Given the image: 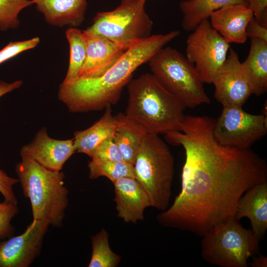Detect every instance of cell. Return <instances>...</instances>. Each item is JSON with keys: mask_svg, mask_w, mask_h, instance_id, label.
I'll list each match as a JSON object with an SVG mask.
<instances>
[{"mask_svg": "<svg viewBox=\"0 0 267 267\" xmlns=\"http://www.w3.org/2000/svg\"><path fill=\"white\" fill-rule=\"evenodd\" d=\"M174 166L173 155L159 134H147L133 165L134 177L146 192L151 207L162 211L169 207Z\"/></svg>", "mask_w": 267, "mask_h": 267, "instance_id": "obj_5", "label": "cell"}, {"mask_svg": "<svg viewBox=\"0 0 267 267\" xmlns=\"http://www.w3.org/2000/svg\"><path fill=\"white\" fill-rule=\"evenodd\" d=\"M89 178L105 177L112 182L124 177L135 178L133 165L125 161H109L91 158L88 164Z\"/></svg>", "mask_w": 267, "mask_h": 267, "instance_id": "obj_25", "label": "cell"}, {"mask_svg": "<svg viewBox=\"0 0 267 267\" xmlns=\"http://www.w3.org/2000/svg\"><path fill=\"white\" fill-rule=\"evenodd\" d=\"M83 32L87 42L86 58L78 79L101 76L136 42L117 43L99 36Z\"/></svg>", "mask_w": 267, "mask_h": 267, "instance_id": "obj_13", "label": "cell"}, {"mask_svg": "<svg viewBox=\"0 0 267 267\" xmlns=\"http://www.w3.org/2000/svg\"><path fill=\"white\" fill-rule=\"evenodd\" d=\"M215 121L207 116L185 115L179 131L165 134L168 142L183 148L185 159L180 192L157 216L161 225L202 236L234 218L242 195L267 181L265 159L250 148L218 142L213 134Z\"/></svg>", "mask_w": 267, "mask_h": 267, "instance_id": "obj_1", "label": "cell"}, {"mask_svg": "<svg viewBox=\"0 0 267 267\" xmlns=\"http://www.w3.org/2000/svg\"><path fill=\"white\" fill-rule=\"evenodd\" d=\"M91 158L109 161H125L123 155L113 137L102 142L93 151Z\"/></svg>", "mask_w": 267, "mask_h": 267, "instance_id": "obj_27", "label": "cell"}, {"mask_svg": "<svg viewBox=\"0 0 267 267\" xmlns=\"http://www.w3.org/2000/svg\"><path fill=\"white\" fill-rule=\"evenodd\" d=\"M140 0H122L115 9L98 12L83 32L121 43H132L151 35L153 23Z\"/></svg>", "mask_w": 267, "mask_h": 267, "instance_id": "obj_8", "label": "cell"}, {"mask_svg": "<svg viewBox=\"0 0 267 267\" xmlns=\"http://www.w3.org/2000/svg\"><path fill=\"white\" fill-rule=\"evenodd\" d=\"M202 237V257L213 265L248 267L249 259L260 253V241L252 229L234 218L214 226Z\"/></svg>", "mask_w": 267, "mask_h": 267, "instance_id": "obj_7", "label": "cell"}, {"mask_svg": "<svg viewBox=\"0 0 267 267\" xmlns=\"http://www.w3.org/2000/svg\"><path fill=\"white\" fill-rule=\"evenodd\" d=\"M46 20L57 26L77 27L85 18L86 0H36L33 1Z\"/></svg>", "mask_w": 267, "mask_h": 267, "instance_id": "obj_18", "label": "cell"}, {"mask_svg": "<svg viewBox=\"0 0 267 267\" xmlns=\"http://www.w3.org/2000/svg\"><path fill=\"white\" fill-rule=\"evenodd\" d=\"M11 204L9 203H8L6 202L5 201H4L3 202L0 203V211L2 210L7 207H8V206Z\"/></svg>", "mask_w": 267, "mask_h": 267, "instance_id": "obj_35", "label": "cell"}, {"mask_svg": "<svg viewBox=\"0 0 267 267\" xmlns=\"http://www.w3.org/2000/svg\"><path fill=\"white\" fill-rule=\"evenodd\" d=\"M113 183L118 216L126 222L134 223L142 221L144 210L151 205L139 182L134 178L124 177Z\"/></svg>", "mask_w": 267, "mask_h": 267, "instance_id": "obj_15", "label": "cell"}, {"mask_svg": "<svg viewBox=\"0 0 267 267\" xmlns=\"http://www.w3.org/2000/svg\"><path fill=\"white\" fill-rule=\"evenodd\" d=\"M19 182V179L9 177L0 169V192L6 202L17 205V199L13 192V186Z\"/></svg>", "mask_w": 267, "mask_h": 267, "instance_id": "obj_30", "label": "cell"}, {"mask_svg": "<svg viewBox=\"0 0 267 267\" xmlns=\"http://www.w3.org/2000/svg\"><path fill=\"white\" fill-rule=\"evenodd\" d=\"M116 121L111 106L105 108L102 116L91 127L74 133L75 152L90 156L95 149L104 140L114 136Z\"/></svg>", "mask_w": 267, "mask_h": 267, "instance_id": "obj_20", "label": "cell"}, {"mask_svg": "<svg viewBox=\"0 0 267 267\" xmlns=\"http://www.w3.org/2000/svg\"><path fill=\"white\" fill-rule=\"evenodd\" d=\"M115 130L113 138L124 161L134 165L142 142L147 135L140 128L127 118L123 113L115 116Z\"/></svg>", "mask_w": 267, "mask_h": 267, "instance_id": "obj_21", "label": "cell"}, {"mask_svg": "<svg viewBox=\"0 0 267 267\" xmlns=\"http://www.w3.org/2000/svg\"><path fill=\"white\" fill-rule=\"evenodd\" d=\"M33 0V1H35V0ZM33 3H34V2H33Z\"/></svg>", "mask_w": 267, "mask_h": 267, "instance_id": "obj_37", "label": "cell"}, {"mask_svg": "<svg viewBox=\"0 0 267 267\" xmlns=\"http://www.w3.org/2000/svg\"><path fill=\"white\" fill-rule=\"evenodd\" d=\"M251 261L248 262V266L252 267H267V257L260 253L251 258Z\"/></svg>", "mask_w": 267, "mask_h": 267, "instance_id": "obj_34", "label": "cell"}, {"mask_svg": "<svg viewBox=\"0 0 267 267\" xmlns=\"http://www.w3.org/2000/svg\"><path fill=\"white\" fill-rule=\"evenodd\" d=\"M250 39L249 52L241 62V67L252 94L258 96L267 91V42L258 38Z\"/></svg>", "mask_w": 267, "mask_h": 267, "instance_id": "obj_19", "label": "cell"}, {"mask_svg": "<svg viewBox=\"0 0 267 267\" xmlns=\"http://www.w3.org/2000/svg\"><path fill=\"white\" fill-rule=\"evenodd\" d=\"M21 157L15 171L23 194L30 201L33 220L54 227L62 226L69 193L64 173L49 170L27 156Z\"/></svg>", "mask_w": 267, "mask_h": 267, "instance_id": "obj_4", "label": "cell"}, {"mask_svg": "<svg viewBox=\"0 0 267 267\" xmlns=\"http://www.w3.org/2000/svg\"><path fill=\"white\" fill-rule=\"evenodd\" d=\"M228 52L212 82L215 87L214 96L223 106L242 107L252 94V90L242 70L238 53L232 48Z\"/></svg>", "mask_w": 267, "mask_h": 267, "instance_id": "obj_12", "label": "cell"}, {"mask_svg": "<svg viewBox=\"0 0 267 267\" xmlns=\"http://www.w3.org/2000/svg\"><path fill=\"white\" fill-rule=\"evenodd\" d=\"M22 81H16L12 83H6L0 81V97L20 88L22 84Z\"/></svg>", "mask_w": 267, "mask_h": 267, "instance_id": "obj_33", "label": "cell"}, {"mask_svg": "<svg viewBox=\"0 0 267 267\" xmlns=\"http://www.w3.org/2000/svg\"><path fill=\"white\" fill-rule=\"evenodd\" d=\"M246 217L252 230L260 241L267 229V181L247 190L238 201L234 219L239 221Z\"/></svg>", "mask_w": 267, "mask_h": 267, "instance_id": "obj_17", "label": "cell"}, {"mask_svg": "<svg viewBox=\"0 0 267 267\" xmlns=\"http://www.w3.org/2000/svg\"><path fill=\"white\" fill-rule=\"evenodd\" d=\"M70 47L69 63L66 76L62 82L72 83L79 78L86 58L87 42L83 31L71 27L66 32Z\"/></svg>", "mask_w": 267, "mask_h": 267, "instance_id": "obj_23", "label": "cell"}, {"mask_svg": "<svg viewBox=\"0 0 267 267\" xmlns=\"http://www.w3.org/2000/svg\"><path fill=\"white\" fill-rule=\"evenodd\" d=\"M40 42L38 37L28 40L10 42L0 50V64L19 53L36 47Z\"/></svg>", "mask_w": 267, "mask_h": 267, "instance_id": "obj_28", "label": "cell"}, {"mask_svg": "<svg viewBox=\"0 0 267 267\" xmlns=\"http://www.w3.org/2000/svg\"><path fill=\"white\" fill-rule=\"evenodd\" d=\"M127 86L128 119L147 134L179 131L185 108L152 73L131 79Z\"/></svg>", "mask_w": 267, "mask_h": 267, "instance_id": "obj_3", "label": "cell"}, {"mask_svg": "<svg viewBox=\"0 0 267 267\" xmlns=\"http://www.w3.org/2000/svg\"><path fill=\"white\" fill-rule=\"evenodd\" d=\"M33 3L32 0H0V30L16 28L19 12Z\"/></svg>", "mask_w": 267, "mask_h": 267, "instance_id": "obj_26", "label": "cell"}, {"mask_svg": "<svg viewBox=\"0 0 267 267\" xmlns=\"http://www.w3.org/2000/svg\"><path fill=\"white\" fill-rule=\"evenodd\" d=\"M148 62L151 73L184 108L211 102L194 65L176 48L164 47Z\"/></svg>", "mask_w": 267, "mask_h": 267, "instance_id": "obj_6", "label": "cell"}, {"mask_svg": "<svg viewBox=\"0 0 267 267\" xmlns=\"http://www.w3.org/2000/svg\"><path fill=\"white\" fill-rule=\"evenodd\" d=\"M75 152L73 138H52L44 128L38 131L32 142L22 147L20 155L33 159L49 170L61 171L65 162Z\"/></svg>", "mask_w": 267, "mask_h": 267, "instance_id": "obj_14", "label": "cell"}, {"mask_svg": "<svg viewBox=\"0 0 267 267\" xmlns=\"http://www.w3.org/2000/svg\"><path fill=\"white\" fill-rule=\"evenodd\" d=\"M141 1V2H142L143 3H145V2L147 0H140Z\"/></svg>", "mask_w": 267, "mask_h": 267, "instance_id": "obj_36", "label": "cell"}, {"mask_svg": "<svg viewBox=\"0 0 267 267\" xmlns=\"http://www.w3.org/2000/svg\"><path fill=\"white\" fill-rule=\"evenodd\" d=\"M247 37L258 38L267 42V27L259 23L253 17L246 28Z\"/></svg>", "mask_w": 267, "mask_h": 267, "instance_id": "obj_32", "label": "cell"}, {"mask_svg": "<svg viewBox=\"0 0 267 267\" xmlns=\"http://www.w3.org/2000/svg\"><path fill=\"white\" fill-rule=\"evenodd\" d=\"M247 4L242 0H183L179 4L182 13L181 27L192 32L214 11L230 4Z\"/></svg>", "mask_w": 267, "mask_h": 267, "instance_id": "obj_22", "label": "cell"}, {"mask_svg": "<svg viewBox=\"0 0 267 267\" xmlns=\"http://www.w3.org/2000/svg\"><path fill=\"white\" fill-rule=\"evenodd\" d=\"M109 234L104 228L91 237L92 254L89 267H115L121 257L113 252L109 244Z\"/></svg>", "mask_w": 267, "mask_h": 267, "instance_id": "obj_24", "label": "cell"}, {"mask_svg": "<svg viewBox=\"0 0 267 267\" xmlns=\"http://www.w3.org/2000/svg\"><path fill=\"white\" fill-rule=\"evenodd\" d=\"M254 17L253 12L245 4H230L211 13L212 27L229 44H243L247 39V26Z\"/></svg>", "mask_w": 267, "mask_h": 267, "instance_id": "obj_16", "label": "cell"}, {"mask_svg": "<svg viewBox=\"0 0 267 267\" xmlns=\"http://www.w3.org/2000/svg\"><path fill=\"white\" fill-rule=\"evenodd\" d=\"M18 212L17 205L11 204L0 211V239L9 237L13 233L14 229L11 221Z\"/></svg>", "mask_w": 267, "mask_h": 267, "instance_id": "obj_29", "label": "cell"}, {"mask_svg": "<svg viewBox=\"0 0 267 267\" xmlns=\"http://www.w3.org/2000/svg\"><path fill=\"white\" fill-rule=\"evenodd\" d=\"M267 116L253 115L242 107L223 106L215 123L213 134L221 145L241 149L250 148L267 132Z\"/></svg>", "mask_w": 267, "mask_h": 267, "instance_id": "obj_10", "label": "cell"}, {"mask_svg": "<svg viewBox=\"0 0 267 267\" xmlns=\"http://www.w3.org/2000/svg\"><path fill=\"white\" fill-rule=\"evenodd\" d=\"M180 34L178 30L151 35L131 45L121 58L101 76L62 83L59 99L72 112L100 111L119 101L134 72Z\"/></svg>", "mask_w": 267, "mask_h": 267, "instance_id": "obj_2", "label": "cell"}, {"mask_svg": "<svg viewBox=\"0 0 267 267\" xmlns=\"http://www.w3.org/2000/svg\"><path fill=\"white\" fill-rule=\"evenodd\" d=\"M229 49V44L206 19L188 36L185 57L194 65L203 83L212 84Z\"/></svg>", "mask_w": 267, "mask_h": 267, "instance_id": "obj_9", "label": "cell"}, {"mask_svg": "<svg viewBox=\"0 0 267 267\" xmlns=\"http://www.w3.org/2000/svg\"><path fill=\"white\" fill-rule=\"evenodd\" d=\"M253 12L254 18L267 27V0H242Z\"/></svg>", "mask_w": 267, "mask_h": 267, "instance_id": "obj_31", "label": "cell"}, {"mask_svg": "<svg viewBox=\"0 0 267 267\" xmlns=\"http://www.w3.org/2000/svg\"><path fill=\"white\" fill-rule=\"evenodd\" d=\"M49 224L33 220L21 234L0 242V267H28L39 256Z\"/></svg>", "mask_w": 267, "mask_h": 267, "instance_id": "obj_11", "label": "cell"}]
</instances>
